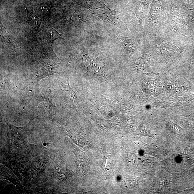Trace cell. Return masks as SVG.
Listing matches in <instances>:
<instances>
[{"instance_id":"obj_1","label":"cell","mask_w":194,"mask_h":194,"mask_svg":"<svg viewBox=\"0 0 194 194\" xmlns=\"http://www.w3.org/2000/svg\"><path fill=\"white\" fill-rule=\"evenodd\" d=\"M83 61L84 65L87 68H88V70L91 71L96 72L98 70V67L97 64L92 61L90 58L86 55L84 56L83 58Z\"/></svg>"},{"instance_id":"obj_2","label":"cell","mask_w":194,"mask_h":194,"mask_svg":"<svg viewBox=\"0 0 194 194\" xmlns=\"http://www.w3.org/2000/svg\"><path fill=\"white\" fill-rule=\"evenodd\" d=\"M2 36L5 37H4V39H6V41H7V44H11V45H12L17 46V44L16 41L3 25H2Z\"/></svg>"},{"instance_id":"obj_3","label":"cell","mask_w":194,"mask_h":194,"mask_svg":"<svg viewBox=\"0 0 194 194\" xmlns=\"http://www.w3.org/2000/svg\"><path fill=\"white\" fill-rule=\"evenodd\" d=\"M47 39L49 42L53 43L56 39L61 38L59 33L54 28L51 27L49 28L47 33Z\"/></svg>"},{"instance_id":"obj_4","label":"cell","mask_w":194,"mask_h":194,"mask_svg":"<svg viewBox=\"0 0 194 194\" xmlns=\"http://www.w3.org/2000/svg\"><path fill=\"white\" fill-rule=\"evenodd\" d=\"M29 21L33 27L37 29H39L41 23V20L33 13L30 16Z\"/></svg>"},{"instance_id":"obj_5","label":"cell","mask_w":194,"mask_h":194,"mask_svg":"<svg viewBox=\"0 0 194 194\" xmlns=\"http://www.w3.org/2000/svg\"><path fill=\"white\" fill-rule=\"evenodd\" d=\"M171 126L173 132L177 134H181L182 133V129L178 125L171 122Z\"/></svg>"},{"instance_id":"obj_6","label":"cell","mask_w":194,"mask_h":194,"mask_svg":"<svg viewBox=\"0 0 194 194\" xmlns=\"http://www.w3.org/2000/svg\"><path fill=\"white\" fill-rule=\"evenodd\" d=\"M143 133L144 134L148 136L152 137L151 136V133L150 130L149 128H148L147 127L145 126L143 130Z\"/></svg>"}]
</instances>
